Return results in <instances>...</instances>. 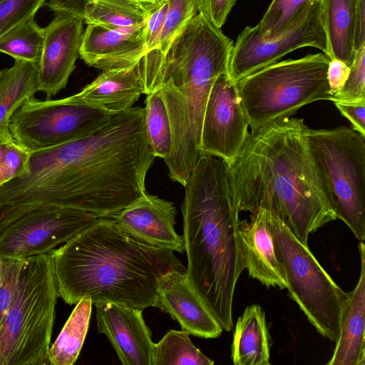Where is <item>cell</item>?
<instances>
[{"instance_id":"cell-17","label":"cell","mask_w":365,"mask_h":365,"mask_svg":"<svg viewBox=\"0 0 365 365\" xmlns=\"http://www.w3.org/2000/svg\"><path fill=\"white\" fill-rule=\"evenodd\" d=\"M142 313L115 303L96 305L98 331L108 337L123 365H152L154 342Z\"/></svg>"},{"instance_id":"cell-9","label":"cell","mask_w":365,"mask_h":365,"mask_svg":"<svg viewBox=\"0 0 365 365\" xmlns=\"http://www.w3.org/2000/svg\"><path fill=\"white\" fill-rule=\"evenodd\" d=\"M307 144L337 219L365 239V136L352 128L311 129Z\"/></svg>"},{"instance_id":"cell-39","label":"cell","mask_w":365,"mask_h":365,"mask_svg":"<svg viewBox=\"0 0 365 365\" xmlns=\"http://www.w3.org/2000/svg\"><path fill=\"white\" fill-rule=\"evenodd\" d=\"M365 46V0H357L355 28L354 51L356 53Z\"/></svg>"},{"instance_id":"cell-33","label":"cell","mask_w":365,"mask_h":365,"mask_svg":"<svg viewBox=\"0 0 365 365\" xmlns=\"http://www.w3.org/2000/svg\"><path fill=\"white\" fill-rule=\"evenodd\" d=\"M46 0L0 1V38L21 21L35 15Z\"/></svg>"},{"instance_id":"cell-19","label":"cell","mask_w":365,"mask_h":365,"mask_svg":"<svg viewBox=\"0 0 365 365\" xmlns=\"http://www.w3.org/2000/svg\"><path fill=\"white\" fill-rule=\"evenodd\" d=\"M237 234L245 269L267 287L287 289V281L277 255L269 224V209L260 205L250 220L239 221Z\"/></svg>"},{"instance_id":"cell-40","label":"cell","mask_w":365,"mask_h":365,"mask_svg":"<svg viewBox=\"0 0 365 365\" xmlns=\"http://www.w3.org/2000/svg\"><path fill=\"white\" fill-rule=\"evenodd\" d=\"M86 1L87 0H47V6L54 13L64 12L83 17Z\"/></svg>"},{"instance_id":"cell-44","label":"cell","mask_w":365,"mask_h":365,"mask_svg":"<svg viewBox=\"0 0 365 365\" xmlns=\"http://www.w3.org/2000/svg\"><path fill=\"white\" fill-rule=\"evenodd\" d=\"M1 272H2V257H0V281L1 278Z\"/></svg>"},{"instance_id":"cell-24","label":"cell","mask_w":365,"mask_h":365,"mask_svg":"<svg viewBox=\"0 0 365 365\" xmlns=\"http://www.w3.org/2000/svg\"><path fill=\"white\" fill-rule=\"evenodd\" d=\"M38 91V64L15 60L0 70V132L9 126L12 115Z\"/></svg>"},{"instance_id":"cell-45","label":"cell","mask_w":365,"mask_h":365,"mask_svg":"<svg viewBox=\"0 0 365 365\" xmlns=\"http://www.w3.org/2000/svg\"><path fill=\"white\" fill-rule=\"evenodd\" d=\"M2 1V0H0V1Z\"/></svg>"},{"instance_id":"cell-12","label":"cell","mask_w":365,"mask_h":365,"mask_svg":"<svg viewBox=\"0 0 365 365\" xmlns=\"http://www.w3.org/2000/svg\"><path fill=\"white\" fill-rule=\"evenodd\" d=\"M91 213L48 206L20 216L0 233V257L25 259L51 252L97 220Z\"/></svg>"},{"instance_id":"cell-25","label":"cell","mask_w":365,"mask_h":365,"mask_svg":"<svg viewBox=\"0 0 365 365\" xmlns=\"http://www.w3.org/2000/svg\"><path fill=\"white\" fill-rule=\"evenodd\" d=\"M154 6L138 0H87L83 18L87 25L109 29L138 26L145 24Z\"/></svg>"},{"instance_id":"cell-4","label":"cell","mask_w":365,"mask_h":365,"mask_svg":"<svg viewBox=\"0 0 365 365\" xmlns=\"http://www.w3.org/2000/svg\"><path fill=\"white\" fill-rule=\"evenodd\" d=\"M181 205L186 274L222 327H233L232 304L245 269L227 163L202 154L185 185Z\"/></svg>"},{"instance_id":"cell-42","label":"cell","mask_w":365,"mask_h":365,"mask_svg":"<svg viewBox=\"0 0 365 365\" xmlns=\"http://www.w3.org/2000/svg\"><path fill=\"white\" fill-rule=\"evenodd\" d=\"M139 1L142 2L143 4L148 6H154L155 4H158L159 2H160L162 0H138Z\"/></svg>"},{"instance_id":"cell-6","label":"cell","mask_w":365,"mask_h":365,"mask_svg":"<svg viewBox=\"0 0 365 365\" xmlns=\"http://www.w3.org/2000/svg\"><path fill=\"white\" fill-rule=\"evenodd\" d=\"M58 297L53 251L26 257L0 327V365H44Z\"/></svg>"},{"instance_id":"cell-30","label":"cell","mask_w":365,"mask_h":365,"mask_svg":"<svg viewBox=\"0 0 365 365\" xmlns=\"http://www.w3.org/2000/svg\"><path fill=\"white\" fill-rule=\"evenodd\" d=\"M197 14L195 0H170L160 38L162 61L175 38Z\"/></svg>"},{"instance_id":"cell-41","label":"cell","mask_w":365,"mask_h":365,"mask_svg":"<svg viewBox=\"0 0 365 365\" xmlns=\"http://www.w3.org/2000/svg\"><path fill=\"white\" fill-rule=\"evenodd\" d=\"M14 140V139L11 136L9 126L0 132V164L4 159L8 145Z\"/></svg>"},{"instance_id":"cell-37","label":"cell","mask_w":365,"mask_h":365,"mask_svg":"<svg viewBox=\"0 0 365 365\" xmlns=\"http://www.w3.org/2000/svg\"><path fill=\"white\" fill-rule=\"evenodd\" d=\"M340 113L351 123L352 128L365 136V100L356 102H334Z\"/></svg>"},{"instance_id":"cell-23","label":"cell","mask_w":365,"mask_h":365,"mask_svg":"<svg viewBox=\"0 0 365 365\" xmlns=\"http://www.w3.org/2000/svg\"><path fill=\"white\" fill-rule=\"evenodd\" d=\"M357 0H321L327 35L329 58H337L350 66L356 56L354 28Z\"/></svg>"},{"instance_id":"cell-26","label":"cell","mask_w":365,"mask_h":365,"mask_svg":"<svg viewBox=\"0 0 365 365\" xmlns=\"http://www.w3.org/2000/svg\"><path fill=\"white\" fill-rule=\"evenodd\" d=\"M53 344L50 346L48 361L52 365H73L82 349L89 327L92 302L79 300Z\"/></svg>"},{"instance_id":"cell-34","label":"cell","mask_w":365,"mask_h":365,"mask_svg":"<svg viewBox=\"0 0 365 365\" xmlns=\"http://www.w3.org/2000/svg\"><path fill=\"white\" fill-rule=\"evenodd\" d=\"M24 259L2 257L0 281V327L14 301Z\"/></svg>"},{"instance_id":"cell-16","label":"cell","mask_w":365,"mask_h":365,"mask_svg":"<svg viewBox=\"0 0 365 365\" xmlns=\"http://www.w3.org/2000/svg\"><path fill=\"white\" fill-rule=\"evenodd\" d=\"M157 308L170 314L182 330L204 339L220 336L222 327L201 297L185 269L166 273L158 287Z\"/></svg>"},{"instance_id":"cell-35","label":"cell","mask_w":365,"mask_h":365,"mask_svg":"<svg viewBox=\"0 0 365 365\" xmlns=\"http://www.w3.org/2000/svg\"><path fill=\"white\" fill-rule=\"evenodd\" d=\"M29 154L30 153L15 140L8 145L4 159L0 164L6 182L20 176L26 170Z\"/></svg>"},{"instance_id":"cell-29","label":"cell","mask_w":365,"mask_h":365,"mask_svg":"<svg viewBox=\"0 0 365 365\" xmlns=\"http://www.w3.org/2000/svg\"><path fill=\"white\" fill-rule=\"evenodd\" d=\"M144 125L146 136L155 157L164 160L172 148V132L167 108L159 89L146 94Z\"/></svg>"},{"instance_id":"cell-13","label":"cell","mask_w":365,"mask_h":365,"mask_svg":"<svg viewBox=\"0 0 365 365\" xmlns=\"http://www.w3.org/2000/svg\"><path fill=\"white\" fill-rule=\"evenodd\" d=\"M248 127L235 83L226 71L217 78L207 98L201 129L202 155L230 163L244 145Z\"/></svg>"},{"instance_id":"cell-1","label":"cell","mask_w":365,"mask_h":365,"mask_svg":"<svg viewBox=\"0 0 365 365\" xmlns=\"http://www.w3.org/2000/svg\"><path fill=\"white\" fill-rule=\"evenodd\" d=\"M155 158L140 106L112 114L83 138L30 153L26 170L0 185V233L24 214L48 206L113 218L146 192Z\"/></svg>"},{"instance_id":"cell-3","label":"cell","mask_w":365,"mask_h":365,"mask_svg":"<svg viewBox=\"0 0 365 365\" xmlns=\"http://www.w3.org/2000/svg\"><path fill=\"white\" fill-rule=\"evenodd\" d=\"M53 255L58 297L70 305L89 298L95 306L157 307L161 278L185 269L174 252L135 240L112 217H98Z\"/></svg>"},{"instance_id":"cell-18","label":"cell","mask_w":365,"mask_h":365,"mask_svg":"<svg viewBox=\"0 0 365 365\" xmlns=\"http://www.w3.org/2000/svg\"><path fill=\"white\" fill-rule=\"evenodd\" d=\"M144 26L109 29L88 24L79 56L87 65L102 71L133 66L146 54Z\"/></svg>"},{"instance_id":"cell-11","label":"cell","mask_w":365,"mask_h":365,"mask_svg":"<svg viewBox=\"0 0 365 365\" xmlns=\"http://www.w3.org/2000/svg\"><path fill=\"white\" fill-rule=\"evenodd\" d=\"M314 47L327 56L329 49L321 0L305 6L283 30L270 36L247 26L233 45L228 73L233 82L272 63L300 48Z\"/></svg>"},{"instance_id":"cell-5","label":"cell","mask_w":365,"mask_h":365,"mask_svg":"<svg viewBox=\"0 0 365 365\" xmlns=\"http://www.w3.org/2000/svg\"><path fill=\"white\" fill-rule=\"evenodd\" d=\"M232 41L205 24L187 26L176 37L159 68L143 79L144 94L162 93L172 132L164 160L170 179L185 185L202 155L200 136L206 103L217 78L227 71Z\"/></svg>"},{"instance_id":"cell-22","label":"cell","mask_w":365,"mask_h":365,"mask_svg":"<svg viewBox=\"0 0 365 365\" xmlns=\"http://www.w3.org/2000/svg\"><path fill=\"white\" fill-rule=\"evenodd\" d=\"M270 340L265 314L258 304L248 306L238 318L231 346L235 365H269Z\"/></svg>"},{"instance_id":"cell-2","label":"cell","mask_w":365,"mask_h":365,"mask_svg":"<svg viewBox=\"0 0 365 365\" xmlns=\"http://www.w3.org/2000/svg\"><path fill=\"white\" fill-rule=\"evenodd\" d=\"M303 119L285 118L249 133L227 164L238 212L272 206L304 244L326 224L337 220L307 144Z\"/></svg>"},{"instance_id":"cell-20","label":"cell","mask_w":365,"mask_h":365,"mask_svg":"<svg viewBox=\"0 0 365 365\" xmlns=\"http://www.w3.org/2000/svg\"><path fill=\"white\" fill-rule=\"evenodd\" d=\"M361 271L340 317L339 335L328 365H365V247L360 242Z\"/></svg>"},{"instance_id":"cell-14","label":"cell","mask_w":365,"mask_h":365,"mask_svg":"<svg viewBox=\"0 0 365 365\" xmlns=\"http://www.w3.org/2000/svg\"><path fill=\"white\" fill-rule=\"evenodd\" d=\"M83 18L56 12L44 28L43 48L38 64V91L47 99L63 89L76 68L83 33Z\"/></svg>"},{"instance_id":"cell-8","label":"cell","mask_w":365,"mask_h":365,"mask_svg":"<svg viewBox=\"0 0 365 365\" xmlns=\"http://www.w3.org/2000/svg\"><path fill=\"white\" fill-rule=\"evenodd\" d=\"M262 205L269 209V228L289 297L317 331L335 342L347 292L332 279L308 245L297 237L276 210L269 205Z\"/></svg>"},{"instance_id":"cell-43","label":"cell","mask_w":365,"mask_h":365,"mask_svg":"<svg viewBox=\"0 0 365 365\" xmlns=\"http://www.w3.org/2000/svg\"><path fill=\"white\" fill-rule=\"evenodd\" d=\"M6 182L2 168L0 165V185Z\"/></svg>"},{"instance_id":"cell-38","label":"cell","mask_w":365,"mask_h":365,"mask_svg":"<svg viewBox=\"0 0 365 365\" xmlns=\"http://www.w3.org/2000/svg\"><path fill=\"white\" fill-rule=\"evenodd\" d=\"M349 72L350 66L345 62L337 58L330 59L327 68V81L331 97L343 88Z\"/></svg>"},{"instance_id":"cell-27","label":"cell","mask_w":365,"mask_h":365,"mask_svg":"<svg viewBox=\"0 0 365 365\" xmlns=\"http://www.w3.org/2000/svg\"><path fill=\"white\" fill-rule=\"evenodd\" d=\"M35 15L21 21L0 38V52L14 60L38 64L43 48L44 28L35 21Z\"/></svg>"},{"instance_id":"cell-28","label":"cell","mask_w":365,"mask_h":365,"mask_svg":"<svg viewBox=\"0 0 365 365\" xmlns=\"http://www.w3.org/2000/svg\"><path fill=\"white\" fill-rule=\"evenodd\" d=\"M183 330L170 329L154 343L152 365H212L215 361L203 354Z\"/></svg>"},{"instance_id":"cell-15","label":"cell","mask_w":365,"mask_h":365,"mask_svg":"<svg viewBox=\"0 0 365 365\" xmlns=\"http://www.w3.org/2000/svg\"><path fill=\"white\" fill-rule=\"evenodd\" d=\"M176 208L170 201L145 192L113 218L119 227L146 245L183 252L182 236L175 230Z\"/></svg>"},{"instance_id":"cell-36","label":"cell","mask_w":365,"mask_h":365,"mask_svg":"<svg viewBox=\"0 0 365 365\" xmlns=\"http://www.w3.org/2000/svg\"><path fill=\"white\" fill-rule=\"evenodd\" d=\"M197 13L221 29L236 0H195Z\"/></svg>"},{"instance_id":"cell-10","label":"cell","mask_w":365,"mask_h":365,"mask_svg":"<svg viewBox=\"0 0 365 365\" xmlns=\"http://www.w3.org/2000/svg\"><path fill=\"white\" fill-rule=\"evenodd\" d=\"M110 113L76 100L26 99L12 115L9 128L14 140L29 153L88 135L108 123Z\"/></svg>"},{"instance_id":"cell-21","label":"cell","mask_w":365,"mask_h":365,"mask_svg":"<svg viewBox=\"0 0 365 365\" xmlns=\"http://www.w3.org/2000/svg\"><path fill=\"white\" fill-rule=\"evenodd\" d=\"M142 94L144 86L139 61L130 67L102 71L73 96L79 102L114 114L133 107Z\"/></svg>"},{"instance_id":"cell-7","label":"cell","mask_w":365,"mask_h":365,"mask_svg":"<svg viewBox=\"0 0 365 365\" xmlns=\"http://www.w3.org/2000/svg\"><path fill=\"white\" fill-rule=\"evenodd\" d=\"M324 53L277 61L235 82L237 94L252 131L289 118L317 101H330Z\"/></svg>"},{"instance_id":"cell-31","label":"cell","mask_w":365,"mask_h":365,"mask_svg":"<svg viewBox=\"0 0 365 365\" xmlns=\"http://www.w3.org/2000/svg\"><path fill=\"white\" fill-rule=\"evenodd\" d=\"M314 1L272 0L255 28L264 36L279 32L286 28L305 6Z\"/></svg>"},{"instance_id":"cell-32","label":"cell","mask_w":365,"mask_h":365,"mask_svg":"<svg viewBox=\"0 0 365 365\" xmlns=\"http://www.w3.org/2000/svg\"><path fill=\"white\" fill-rule=\"evenodd\" d=\"M363 100H365V46L356 52L344 86L331 97V101L349 103Z\"/></svg>"}]
</instances>
